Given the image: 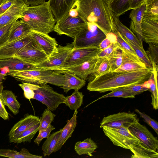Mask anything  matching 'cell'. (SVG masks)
<instances>
[{
  "instance_id": "6da1fadb",
  "label": "cell",
  "mask_w": 158,
  "mask_h": 158,
  "mask_svg": "<svg viewBox=\"0 0 158 158\" xmlns=\"http://www.w3.org/2000/svg\"><path fill=\"white\" fill-rule=\"evenodd\" d=\"M75 6L78 15L85 22L94 23L106 35L117 32L114 23L115 16L109 0H77Z\"/></svg>"
},
{
  "instance_id": "7a4b0ae2",
  "label": "cell",
  "mask_w": 158,
  "mask_h": 158,
  "mask_svg": "<svg viewBox=\"0 0 158 158\" xmlns=\"http://www.w3.org/2000/svg\"><path fill=\"white\" fill-rule=\"evenodd\" d=\"M152 69L126 72L110 71L90 81L87 86L90 91L104 93L119 87L143 84L149 78Z\"/></svg>"
},
{
  "instance_id": "3957f363",
  "label": "cell",
  "mask_w": 158,
  "mask_h": 158,
  "mask_svg": "<svg viewBox=\"0 0 158 158\" xmlns=\"http://www.w3.org/2000/svg\"><path fill=\"white\" fill-rule=\"evenodd\" d=\"M20 19L32 30L47 34L53 31L56 22L48 2L26 7Z\"/></svg>"
},
{
  "instance_id": "277c9868",
  "label": "cell",
  "mask_w": 158,
  "mask_h": 158,
  "mask_svg": "<svg viewBox=\"0 0 158 158\" xmlns=\"http://www.w3.org/2000/svg\"><path fill=\"white\" fill-rule=\"evenodd\" d=\"M8 75L22 82L38 85L48 83L61 87L65 80L64 75L62 73L52 70L39 68L24 70H10Z\"/></svg>"
},
{
  "instance_id": "5b68a950",
  "label": "cell",
  "mask_w": 158,
  "mask_h": 158,
  "mask_svg": "<svg viewBox=\"0 0 158 158\" xmlns=\"http://www.w3.org/2000/svg\"><path fill=\"white\" fill-rule=\"evenodd\" d=\"M106 37V34L95 24L87 23L86 27L74 38L73 48L98 47Z\"/></svg>"
},
{
  "instance_id": "8992f818",
  "label": "cell",
  "mask_w": 158,
  "mask_h": 158,
  "mask_svg": "<svg viewBox=\"0 0 158 158\" xmlns=\"http://www.w3.org/2000/svg\"><path fill=\"white\" fill-rule=\"evenodd\" d=\"M56 22L53 31L59 35H65L73 39L87 25V23L85 22L78 14L73 16L68 13L61 19Z\"/></svg>"
},
{
  "instance_id": "52a82bcc",
  "label": "cell",
  "mask_w": 158,
  "mask_h": 158,
  "mask_svg": "<svg viewBox=\"0 0 158 158\" xmlns=\"http://www.w3.org/2000/svg\"><path fill=\"white\" fill-rule=\"evenodd\" d=\"M105 135L115 146L129 149V146L141 142L133 134L128 128L124 127H102Z\"/></svg>"
},
{
  "instance_id": "ba28073f",
  "label": "cell",
  "mask_w": 158,
  "mask_h": 158,
  "mask_svg": "<svg viewBox=\"0 0 158 158\" xmlns=\"http://www.w3.org/2000/svg\"><path fill=\"white\" fill-rule=\"evenodd\" d=\"M34 93L33 99L44 104L52 111L55 110L60 104H64L65 102L66 97L63 94L55 91L47 84L40 85Z\"/></svg>"
},
{
  "instance_id": "9c48e42d",
  "label": "cell",
  "mask_w": 158,
  "mask_h": 158,
  "mask_svg": "<svg viewBox=\"0 0 158 158\" xmlns=\"http://www.w3.org/2000/svg\"><path fill=\"white\" fill-rule=\"evenodd\" d=\"M101 51L99 46L73 48L68 58L61 66L50 70L56 68H67L81 64L97 56Z\"/></svg>"
},
{
  "instance_id": "30bf717a",
  "label": "cell",
  "mask_w": 158,
  "mask_h": 158,
  "mask_svg": "<svg viewBox=\"0 0 158 158\" xmlns=\"http://www.w3.org/2000/svg\"><path fill=\"white\" fill-rule=\"evenodd\" d=\"M73 48V42L64 46L58 45L56 52L46 60L35 65V66L39 69L49 70L60 67L67 59Z\"/></svg>"
},
{
  "instance_id": "8fae6325",
  "label": "cell",
  "mask_w": 158,
  "mask_h": 158,
  "mask_svg": "<svg viewBox=\"0 0 158 158\" xmlns=\"http://www.w3.org/2000/svg\"><path fill=\"white\" fill-rule=\"evenodd\" d=\"M137 115L130 112H119L104 117L100 123V127H124L127 128L139 122Z\"/></svg>"
},
{
  "instance_id": "7c38bea8",
  "label": "cell",
  "mask_w": 158,
  "mask_h": 158,
  "mask_svg": "<svg viewBox=\"0 0 158 158\" xmlns=\"http://www.w3.org/2000/svg\"><path fill=\"white\" fill-rule=\"evenodd\" d=\"M12 57L34 65L40 64L48 58L46 54L34 41L24 48Z\"/></svg>"
},
{
  "instance_id": "4fadbf2b",
  "label": "cell",
  "mask_w": 158,
  "mask_h": 158,
  "mask_svg": "<svg viewBox=\"0 0 158 158\" xmlns=\"http://www.w3.org/2000/svg\"><path fill=\"white\" fill-rule=\"evenodd\" d=\"M130 131L149 148L157 152L158 140L144 125L139 122L128 128Z\"/></svg>"
},
{
  "instance_id": "5bb4252c",
  "label": "cell",
  "mask_w": 158,
  "mask_h": 158,
  "mask_svg": "<svg viewBox=\"0 0 158 158\" xmlns=\"http://www.w3.org/2000/svg\"><path fill=\"white\" fill-rule=\"evenodd\" d=\"M30 35L33 41L48 57L56 51L58 44L56 39L48 34L32 30Z\"/></svg>"
},
{
  "instance_id": "9a60e30c",
  "label": "cell",
  "mask_w": 158,
  "mask_h": 158,
  "mask_svg": "<svg viewBox=\"0 0 158 158\" xmlns=\"http://www.w3.org/2000/svg\"><path fill=\"white\" fill-rule=\"evenodd\" d=\"M98 58L97 56L82 64L75 66L67 68H56L51 70L61 73L63 72L71 73L85 80L93 72Z\"/></svg>"
},
{
  "instance_id": "2e32d148",
  "label": "cell",
  "mask_w": 158,
  "mask_h": 158,
  "mask_svg": "<svg viewBox=\"0 0 158 158\" xmlns=\"http://www.w3.org/2000/svg\"><path fill=\"white\" fill-rule=\"evenodd\" d=\"M141 30L143 40L146 43H158V19L143 15Z\"/></svg>"
},
{
  "instance_id": "e0dca14e",
  "label": "cell",
  "mask_w": 158,
  "mask_h": 158,
  "mask_svg": "<svg viewBox=\"0 0 158 158\" xmlns=\"http://www.w3.org/2000/svg\"><path fill=\"white\" fill-rule=\"evenodd\" d=\"M40 122L39 117L26 114L11 128L8 135L10 143H13L24 131Z\"/></svg>"
},
{
  "instance_id": "ac0fdd59",
  "label": "cell",
  "mask_w": 158,
  "mask_h": 158,
  "mask_svg": "<svg viewBox=\"0 0 158 158\" xmlns=\"http://www.w3.org/2000/svg\"><path fill=\"white\" fill-rule=\"evenodd\" d=\"M34 41L30 34L19 40L6 43L0 47V59L8 58Z\"/></svg>"
},
{
  "instance_id": "d6986e66",
  "label": "cell",
  "mask_w": 158,
  "mask_h": 158,
  "mask_svg": "<svg viewBox=\"0 0 158 158\" xmlns=\"http://www.w3.org/2000/svg\"><path fill=\"white\" fill-rule=\"evenodd\" d=\"M77 0H49V6L56 22L67 15L75 6Z\"/></svg>"
},
{
  "instance_id": "ffe728a7",
  "label": "cell",
  "mask_w": 158,
  "mask_h": 158,
  "mask_svg": "<svg viewBox=\"0 0 158 158\" xmlns=\"http://www.w3.org/2000/svg\"><path fill=\"white\" fill-rule=\"evenodd\" d=\"M146 7L145 4L139 7L131 10L129 15V18L131 20L130 29L136 34V36L142 44H143V40L141 24Z\"/></svg>"
},
{
  "instance_id": "44dd1931",
  "label": "cell",
  "mask_w": 158,
  "mask_h": 158,
  "mask_svg": "<svg viewBox=\"0 0 158 158\" xmlns=\"http://www.w3.org/2000/svg\"><path fill=\"white\" fill-rule=\"evenodd\" d=\"M72 117L67 121V123L62 128V130L57 144L54 149V152L58 151L70 137L74 131L77 124V110H74Z\"/></svg>"
},
{
  "instance_id": "7402d4cb",
  "label": "cell",
  "mask_w": 158,
  "mask_h": 158,
  "mask_svg": "<svg viewBox=\"0 0 158 158\" xmlns=\"http://www.w3.org/2000/svg\"><path fill=\"white\" fill-rule=\"evenodd\" d=\"M32 31L31 27L22 20H17L14 22L10 30L6 43L11 42L25 37L30 35Z\"/></svg>"
},
{
  "instance_id": "603a6c76",
  "label": "cell",
  "mask_w": 158,
  "mask_h": 158,
  "mask_svg": "<svg viewBox=\"0 0 158 158\" xmlns=\"http://www.w3.org/2000/svg\"><path fill=\"white\" fill-rule=\"evenodd\" d=\"M23 7L19 4H15L0 15V27L10 24L20 19Z\"/></svg>"
},
{
  "instance_id": "cb8c5ba5",
  "label": "cell",
  "mask_w": 158,
  "mask_h": 158,
  "mask_svg": "<svg viewBox=\"0 0 158 158\" xmlns=\"http://www.w3.org/2000/svg\"><path fill=\"white\" fill-rule=\"evenodd\" d=\"M129 149L133 154L131 158H158V152L152 149L142 142H138L130 145Z\"/></svg>"
},
{
  "instance_id": "d4e9b609",
  "label": "cell",
  "mask_w": 158,
  "mask_h": 158,
  "mask_svg": "<svg viewBox=\"0 0 158 158\" xmlns=\"http://www.w3.org/2000/svg\"><path fill=\"white\" fill-rule=\"evenodd\" d=\"M122 51V50H121ZM122 52V62L120 66L113 71L126 72L143 70L148 68L143 62H138L130 58L124 52Z\"/></svg>"
},
{
  "instance_id": "484cf974",
  "label": "cell",
  "mask_w": 158,
  "mask_h": 158,
  "mask_svg": "<svg viewBox=\"0 0 158 158\" xmlns=\"http://www.w3.org/2000/svg\"><path fill=\"white\" fill-rule=\"evenodd\" d=\"M7 67L10 70H24L37 69L35 65L27 63L15 57L0 59V69Z\"/></svg>"
},
{
  "instance_id": "4316f807",
  "label": "cell",
  "mask_w": 158,
  "mask_h": 158,
  "mask_svg": "<svg viewBox=\"0 0 158 158\" xmlns=\"http://www.w3.org/2000/svg\"><path fill=\"white\" fill-rule=\"evenodd\" d=\"M62 73L65 76L64 82L60 87L64 91L67 93L71 89L79 90L86 84V81L74 74L69 72H63Z\"/></svg>"
},
{
  "instance_id": "83f0119b",
  "label": "cell",
  "mask_w": 158,
  "mask_h": 158,
  "mask_svg": "<svg viewBox=\"0 0 158 158\" xmlns=\"http://www.w3.org/2000/svg\"><path fill=\"white\" fill-rule=\"evenodd\" d=\"M0 99L2 104L7 106L14 115L17 114L20 108V104L17 99V96L9 90H3L0 93Z\"/></svg>"
},
{
  "instance_id": "f1b7e54d",
  "label": "cell",
  "mask_w": 158,
  "mask_h": 158,
  "mask_svg": "<svg viewBox=\"0 0 158 158\" xmlns=\"http://www.w3.org/2000/svg\"><path fill=\"white\" fill-rule=\"evenodd\" d=\"M157 76L158 71L152 70L149 78L146 81V86L151 93L152 104L156 110L158 108Z\"/></svg>"
},
{
  "instance_id": "f546056e",
  "label": "cell",
  "mask_w": 158,
  "mask_h": 158,
  "mask_svg": "<svg viewBox=\"0 0 158 158\" xmlns=\"http://www.w3.org/2000/svg\"><path fill=\"white\" fill-rule=\"evenodd\" d=\"M98 148L96 144L90 138H87L82 141L76 142L74 150L79 155L87 154L92 156V154Z\"/></svg>"
},
{
  "instance_id": "4dcf8cb0",
  "label": "cell",
  "mask_w": 158,
  "mask_h": 158,
  "mask_svg": "<svg viewBox=\"0 0 158 158\" xmlns=\"http://www.w3.org/2000/svg\"><path fill=\"white\" fill-rule=\"evenodd\" d=\"M114 23L116 31L135 44L143 47V44L140 42L136 35L121 22L118 17L114 16Z\"/></svg>"
},
{
  "instance_id": "1f68e13d",
  "label": "cell",
  "mask_w": 158,
  "mask_h": 158,
  "mask_svg": "<svg viewBox=\"0 0 158 158\" xmlns=\"http://www.w3.org/2000/svg\"><path fill=\"white\" fill-rule=\"evenodd\" d=\"M110 71H111V64L109 57H98L94 71L89 75L91 77L90 81Z\"/></svg>"
},
{
  "instance_id": "d6a6232c",
  "label": "cell",
  "mask_w": 158,
  "mask_h": 158,
  "mask_svg": "<svg viewBox=\"0 0 158 158\" xmlns=\"http://www.w3.org/2000/svg\"><path fill=\"white\" fill-rule=\"evenodd\" d=\"M0 156L11 158H42V156L32 154L25 148L19 152L14 149H0Z\"/></svg>"
},
{
  "instance_id": "836d02e7",
  "label": "cell",
  "mask_w": 158,
  "mask_h": 158,
  "mask_svg": "<svg viewBox=\"0 0 158 158\" xmlns=\"http://www.w3.org/2000/svg\"><path fill=\"white\" fill-rule=\"evenodd\" d=\"M62 130V128L60 129L59 131L52 133L44 142L42 147L44 156H49L54 152Z\"/></svg>"
},
{
  "instance_id": "e575fe53",
  "label": "cell",
  "mask_w": 158,
  "mask_h": 158,
  "mask_svg": "<svg viewBox=\"0 0 158 158\" xmlns=\"http://www.w3.org/2000/svg\"><path fill=\"white\" fill-rule=\"evenodd\" d=\"M131 0H109L110 7L116 17L124 14L130 10Z\"/></svg>"
},
{
  "instance_id": "d590c367",
  "label": "cell",
  "mask_w": 158,
  "mask_h": 158,
  "mask_svg": "<svg viewBox=\"0 0 158 158\" xmlns=\"http://www.w3.org/2000/svg\"><path fill=\"white\" fill-rule=\"evenodd\" d=\"M83 97L82 92L75 90L71 95L66 97L64 104L71 110H77L82 104Z\"/></svg>"
},
{
  "instance_id": "8d00e7d4",
  "label": "cell",
  "mask_w": 158,
  "mask_h": 158,
  "mask_svg": "<svg viewBox=\"0 0 158 158\" xmlns=\"http://www.w3.org/2000/svg\"><path fill=\"white\" fill-rule=\"evenodd\" d=\"M115 34L117 36V44L118 48L134 60L138 62H143L137 56L134 49L123 39L121 34L117 31Z\"/></svg>"
},
{
  "instance_id": "74e56055",
  "label": "cell",
  "mask_w": 158,
  "mask_h": 158,
  "mask_svg": "<svg viewBox=\"0 0 158 158\" xmlns=\"http://www.w3.org/2000/svg\"><path fill=\"white\" fill-rule=\"evenodd\" d=\"M121 35L123 39L134 49L139 59L145 64L147 67L152 69L151 63L143 47H140L135 44L121 34Z\"/></svg>"
},
{
  "instance_id": "f35d334b",
  "label": "cell",
  "mask_w": 158,
  "mask_h": 158,
  "mask_svg": "<svg viewBox=\"0 0 158 158\" xmlns=\"http://www.w3.org/2000/svg\"><path fill=\"white\" fill-rule=\"evenodd\" d=\"M40 122L23 132L13 143L17 144L31 142V140L39 131Z\"/></svg>"
},
{
  "instance_id": "ab89813d",
  "label": "cell",
  "mask_w": 158,
  "mask_h": 158,
  "mask_svg": "<svg viewBox=\"0 0 158 158\" xmlns=\"http://www.w3.org/2000/svg\"><path fill=\"white\" fill-rule=\"evenodd\" d=\"M148 44L149 47L146 52L151 63L152 70L158 71V43Z\"/></svg>"
},
{
  "instance_id": "60d3db41",
  "label": "cell",
  "mask_w": 158,
  "mask_h": 158,
  "mask_svg": "<svg viewBox=\"0 0 158 158\" xmlns=\"http://www.w3.org/2000/svg\"><path fill=\"white\" fill-rule=\"evenodd\" d=\"M135 94L127 89L125 86L121 87L113 90L110 92L100 97L96 101L101 99L110 97L133 98L135 97Z\"/></svg>"
},
{
  "instance_id": "b9f144b4",
  "label": "cell",
  "mask_w": 158,
  "mask_h": 158,
  "mask_svg": "<svg viewBox=\"0 0 158 158\" xmlns=\"http://www.w3.org/2000/svg\"><path fill=\"white\" fill-rule=\"evenodd\" d=\"M56 115L48 108L44 111L40 118V125L39 131L46 129L53 121Z\"/></svg>"
},
{
  "instance_id": "7bdbcfd3",
  "label": "cell",
  "mask_w": 158,
  "mask_h": 158,
  "mask_svg": "<svg viewBox=\"0 0 158 158\" xmlns=\"http://www.w3.org/2000/svg\"><path fill=\"white\" fill-rule=\"evenodd\" d=\"M111 64V71H114L121 65L122 60V52L118 46L109 56Z\"/></svg>"
},
{
  "instance_id": "ee69618b",
  "label": "cell",
  "mask_w": 158,
  "mask_h": 158,
  "mask_svg": "<svg viewBox=\"0 0 158 158\" xmlns=\"http://www.w3.org/2000/svg\"><path fill=\"white\" fill-rule=\"evenodd\" d=\"M19 85L24 92V95L27 99H33L35 95L34 91L37 89L40 85L29 83L23 82Z\"/></svg>"
},
{
  "instance_id": "f6af8a7d",
  "label": "cell",
  "mask_w": 158,
  "mask_h": 158,
  "mask_svg": "<svg viewBox=\"0 0 158 158\" xmlns=\"http://www.w3.org/2000/svg\"><path fill=\"white\" fill-rule=\"evenodd\" d=\"M15 22L0 27V47L6 43L10 30Z\"/></svg>"
},
{
  "instance_id": "bcb514c9",
  "label": "cell",
  "mask_w": 158,
  "mask_h": 158,
  "mask_svg": "<svg viewBox=\"0 0 158 158\" xmlns=\"http://www.w3.org/2000/svg\"><path fill=\"white\" fill-rule=\"evenodd\" d=\"M135 112L138 113L140 117L143 118L144 121L154 129L156 134H158V123L156 120L152 118L144 112H140L138 109H135Z\"/></svg>"
},
{
  "instance_id": "7dc6e473",
  "label": "cell",
  "mask_w": 158,
  "mask_h": 158,
  "mask_svg": "<svg viewBox=\"0 0 158 158\" xmlns=\"http://www.w3.org/2000/svg\"><path fill=\"white\" fill-rule=\"evenodd\" d=\"M144 15L149 18L158 19V0L146 7Z\"/></svg>"
},
{
  "instance_id": "c3c4849f",
  "label": "cell",
  "mask_w": 158,
  "mask_h": 158,
  "mask_svg": "<svg viewBox=\"0 0 158 158\" xmlns=\"http://www.w3.org/2000/svg\"><path fill=\"white\" fill-rule=\"evenodd\" d=\"M55 129V127L52 125H50L46 129L39 131V133L34 140V143L39 145L42 140L49 136L51 131Z\"/></svg>"
},
{
  "instance_id": "681fc988",
  "label": "cell",
  "mask_w": 158,
  "mask_h": 158,
  "mask_svg": "<svg viewBox=\"0 0 158 158\" xmlns=\"http://www.w3.org/2000/svg\"><path fill=\"white\" fill-rule=\"evenodd\" d=\"M141 84H135L125 86L126 88L135 95L148 90V89Z\"/></svg>"
},
{
  "instance_id": "f907efd6",
  "label": "cell",
  "mask_w": 158,
  "mask_h": 158,
  "mask_svg": "<svg viewBox=\"0 0 158 158\" xmlns=\"http://www.w3.org/2000/svg\"><path fill=\"white\" fill-rule=\"evenodd\" d=\"M23 1L24 0H8L0 7V15H1L4 13L13 5Z\"/></svg>"
},
{
  "instance_id": "816d5d0a",
  "label": "cell",
  "mask_w": 158,
  "mask_h": 158,
  "mask_svg": "<svg viewBox=\"0 0 158 158\" xmlns=\"http://www.w3.org/2000/svg\"><path fill=\"white\" fill-rule=\"evenodd\" d=\"M117 46V44H112L109 46L102 50L97 56L98 57H109Z\"/></svg>"
},
{
  "instance_id": "f5cc1de1",
  "label": "cell",
  "mask_w": 158,
  "mask_h": 158,
  "mask_svg": "<svg viewBox=\"0 0 158 158\" xmlns=\"http://www.w3.org/2000/svg\"><path fill=\"white\" fill-rule=\"evenodd\" d=\"M146 0H131L130 10L138 8L145 4Z\"/></svg>"
},
{
  "instance_id": "db71d44e",
  "label": "cell",
  "mask_w": 158,
  "mask_h": 158,
  "mask_svg": "<svg viewBox=\"0 0 158 158\" xmlns=\"http://www.w3.org/2000/svg\"><path fill=\"white\" fill-rule=\"evenodd\" d=\"M0 117L5 120L9 119L8 113L0 99Z\"/></svg>"
},
{
  "instance_id": "11a10c76",
  "label": "cell",
  "mask_w": 158,
  "mask_h": 158,
  "mask_svg": "<svg viewBox=\"0 0 158 158\" xmlns=\"http://www.w3.org/2000/svg\"><path fill=\"white\" fill-rule=\"evenodd\" d=\"M27 6L39 5L44 3L45 0H24Z\"/></svg>"
},
{
  "instance_id": "9f6ffc18",
  "label": "cell",
  "mask_w": 158,
  "mask_h": 158,
  "mask_svg": "<svg viewBox=\"0 0 158 158\" xmlns=\"http://www.w3.org/2000/svg\"><path fill=\"white\" fill-rule=\"evenodd\" d=\"M112 44L109 39L106 37L101 42L98 46L101 50H102L109 46Z\"/></svg>"
},
{
  "instance_id": "6f0895ef",
  "label": "cell",
  "mask_w": 158,
  "mask_h": 158,
  "mask_svg": "<svg viewBox=\"0 0 158 158\" xmlns=\"http://www.w3.org/2000/svg\"><path fill=\"white\" fill-rule=\"evenodd\" d=\"M7 74H3L0 73V93H1L3 90V87L2 85V81L5 79L6 77Z\"/></svg>"
},
{
  "instance_id": "680465c9",
  "label": "cell",
  "mask_w": 158,
  "mask_h": 158,
  "mask_svg": "<svg viewBox=\"0 0 158 158\" xmlns=\"http://www.w3.org/2000/svg\"><path fill=\"white\" fill-rule=\"evenodd\" d=\"M0 73L3 74H7L9 72L10 70L7 67H4L0 69Z\"/></svg>"
},
{
  "instance_id": "91938a15",
  "label": "cell",
  "mask_w": 158,
  "mask_h": 158,
  "mask_svg": "<svg viewBox=\"0 0 158 158\" xmlns=\"http://www.w3.org/2000/svg\"><path fill=\"white\" fill-rule=\"evenodd\" d=\"M157 0H146L145 4L146 7L151 5Z\"/></svg>"
},
{
  "instance_id": "94428289",
  "label": "cell",
  "mask_w": 158,
  "mask_h": 158,
  "mask_svg": "<svg viewBox=\"0 0 158 158\" xmlns=\"http://www.w3.org/2000/svg\"><path fill=\"white\" fill-rule=\"evenodd\" d=\"M8 0H0V7L5 3Z\"/></svg>"
},
{
  "instance_id": "6125c7cd",
  "label": "cell",
  "mask_w": 158,
  "mask_h": 158,
  "mask_svg": "<svg viewBox=\"0 0 158 158\" xmlns=\"http://www.w3.org/2000/svg\"></svg>"
}]
</instances>
